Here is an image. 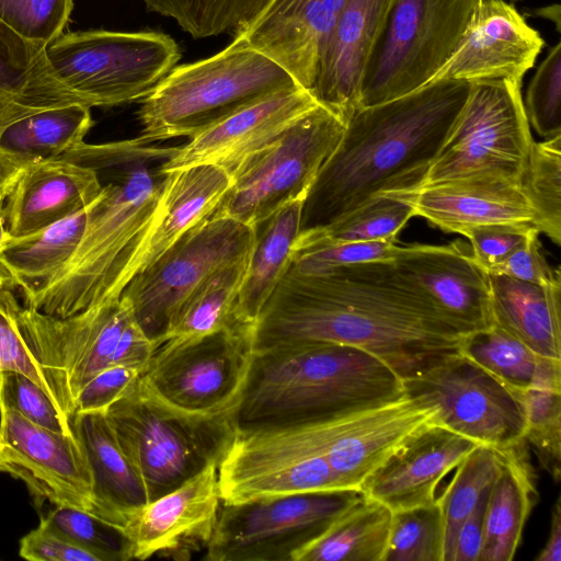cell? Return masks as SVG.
<instances>
[{"mask_svg": "<svg viewBox=\"0 0 561 561\" xmlns=\"http://www.w3.org/2000/svg\"><path fill=\"white\" fill-rule=\"evenodd\" d=\"M462 335L393 263L304 274L293 265L252 327L253 350L330 342L365 350L401 379L459 352Z\"/></svg>", "mask_w": 561, "mask_h": 561, "instance_id": "cell-1", "label": "cell"}, {"mask_svg": "<svg viewBox=\"0 0 561 561\" xmlns=\"http://www.w3.org/2000/svg\"><path fill=\"white\" fill-rule=\"evenodd\" d=\"M470 90L468 81L438 80L357 108L304 201L301 231L330 225L376 194L415 187Z\"/></svg>", "mask_w": 561, "mask_h": 561, "instance_id": "cell-2", "label": "cell"}, {"mask_svg": "<svg viewBox=\"0 0 561 561\" xmlns=\"http://www.w3.org/2000/svg\"><path fill=\"white\" fill-rule=\"evenodd\" d=\"M167 148L139 138L104 144L82 142L59 157L92 169L101 193L88 210L73 255L43 286L23 297L24 306L65 318L115 300L117 276L156 209L163 175L150 161L163 160Z\"/></svg>", "mask_w": 561, "mask_h": 561, "instance_id": "cell-3", "label": "cell"}, {"mask_svg": "<svg viewBox=\"0 0 561 561\" xmlns=\"http://www.w3.org/2000/svg\"><path fill=\"white\" fill-rule=\"evenodd\" d=\"M404 396L401 377L365 350L330 342L282 343L253 350L234 421L237 427L299 424Z\"/></svg>", "mask_w": 561, "mask_h": 561, "instance_id": "cell-4", "label": "cell"}, {"mask_svg": "<svg viewBox=\"0 0 561 561\" xmlns=\"http://www.w3.org/2000/svg\"><path fill=\"white\" fill-rule=\"evenodd\" d=\"M298 85L282 66L234 37L209 58L175 66L140 101L138 138L145 144L192 138L260 100Z\"/></svg>", "mask_w": 561, "mask_h": 561, "instance_id": "cell-5", "label": "cell"}, {"mask_svg": "<svg viewBox=\"0 0 561 561\" xmlns=\"http://www.w3.org/2000/svg\"><path fill=\"white\" fill-rule=\"evenodd\" d=\"M149 501L175 489L209 465H219L234 431V414L204 416L158 397L140 378L105 412Z\"/></svg>", "mask_w": 561, "mask_h": 561, "instance_id": "cell-6", "label": "cell"}, {"mask_svg": "<svg viewBox=\"0 0 561 561\" xmlns=\"http://www.w3.org/2000/svg\"><path fill=\"white\" fill-rule=\"evenodd\" d=\"M55 77L87 105L141 101L181 58L176 42L156 31L62 33L46 47Z\"/></svg>", "mask_w": 561, "mask_h": 561, "instance_id": "cell-7", "label": "cell"}, {"mask_svg": "<svg viewBox=\"0 0 561 561\" xmlns=\"http://www.w3.org/2000/svg\"><path fill=\"white\" fill-rule=\"evenodd\" d=\"M534 142L522 82H472L440 150L413 188L477 175L520 182Z\"/></svg>", "mask_w": 561, "mask_h": 561, "instance_id": "cell-8", "label": "cell"}, {"mask_svg": "<svg viewBox=\"0 0 561 561\" xmlns=\"http://www.w3.org/2000/svg\"><path fill=\"white\" fill-rule=\"evenodd\" d=\"M344 130L339 116L317 104L234 171L214 214L256 228L285 205L305 201Z\"/></svg>", "mask_w": 561, "mask_h": 561, "instance_id": "cell-9", "label": "cell"}, {"mask_svg": "<svg viewBox=\"0 0 561 561\" xmlns=\"http://www.w3.org/2000/svg\"><path fill=\"white\" fill-rule=\"evenodd\" d=\"M481 0H394L360 88L359 107L427 84L457 48Z\"/></svg>", "mask_w": 561, "mask_h": 561, "instance_id": "cell-10", "label": "cell"}, {"mask_svg": "<svg viewBox=\"0 0 561 561\" xmlns=\"http://www.w3.org/2000/svg\"><path fill=\"white\" fill-rule=\"evenodd\" d=\"M221 503L346 489L331 468L312 422L236 427L218 465Z\"/></svg>", "mask_w": 561, "mask_h": 561, "instance_id": "cell-11", "label": "cell"}, {"mask_svg": "<svg viewBox=\"0 0 561 561\" xmlns=\"http://www.w3.org/2000/svg\"><path fill=\"white\" fill-rule=\"evenodd\" d=\"M364 496L362 489H337L222 503L205 559L294 561Z\"/></svg>", "mask_w": 561, "mask_h": 561, "instance_id": "cell-12", "label": "cell"}, {"mask_svg": "<svg viewBox=\"0 0 561 561\" xmlns=\"http://www.w3.org/2000/svg\"><path fill=\"white\" fill-rule=\"evenodd\" d=\"M255 236L256 228L213 214L127 284L121 296L157 347L202 284L217 271L249 259Z\"/></svg>", "mask_w": 561, "mask_h": 561, "instance_id": "cell-13", "label": "cell"}, {"mask_svg": "<svg viewBox=\"0 0 561 561\" xmlns=\"http://www.w3.org/2000/svg\"><path fill=\"white\" fill-rule=\"evenodd\" d=\"M252 355V328L236 323L199 337L164 341L140 378L158 397L185 412L234 414Z\"/></svg>", "mask_w": 561, "mask_h": 561, "instance_id": "cell-14", "label": "cell"}, {"mask_svg": "<svg viewBox=\"0 0 561 561\" xmlns=\"http://www.w3.org/2000/svg\"><path fill=\"white\" fill-rule=\"evenodd\" d=\"M404 392L435 409L436 422L478 443L503 449L524 439V391L515 390L460 352L402 379Z\"/></svg>", "mask_w": 561, "mask_h": 561, "instance_id": "cell-15", "label": "cell"}, {"mask_svg": "<svg viewBox=\"0 0 561 561\" xmlns=\"http://www.w3.org/2000/svg\"><path fill=\"white\" fill-rule=\"evenodd\" d=\"M133 318L124 296L65 318L22 305L19 327L24 342L49 382L61 414L71 424L79 391L112 365L119 339Z\"/></svg>", "mask_w": 561, "mask_h": 561, "instance_id": "cell-16", "label": "cell"}, {"mask_svg": "<svg viewBox=\"0 0 561 561\" xmlns=\"http://www.w3.org/2000/svg\"><path fill=\"white\" fill-rule=\"evenodd\" d=\"M0 472L21 480L36 502L94 513L91 472L76 435L36 425L3 404Z\"/></svg>", "mask_w": 561, "mask_h": 561, "instance_id": "cell-17", "label": "cell"}, {"mask_svg": "<svg viewBox=\"0 0 561 561\" xmlns=\"http://www.w3.org/2000/svg\"><path fill=\"white\" fill-rule=\"evenodd\" d=\"M392 263L462 335L493 325L490 274L469 243L403 245Z\"/></svg>", "mask_w": 561, "mask_h": 561, "instance_id": "cell-18", "label": "cell"}, {"mask_svg": "<svg viewBox=\"0 0 561 561\" xmlns=\"http://www.w3.org/2000/svg\"><path fill=\"white\" fill-rule=\"evenodd\" d=\"M218 465H209L175 489L149 501L124 526L133 559H187L207 547L220 508Z\"/></svg>", "mask_w": 561, "mask_h": 561, "instance_id": "cell-19", "label": "cell"}, {"mask_svg": "<svg viewBox=\"0 0 561 561\" xmlns=\"http://www.w3.org/2000/svg\"><path fill=\"white\" fill-rule=\"evenodd\" d=\"M543 46L539 32L529 26L512 3L481 0L457 48L430 82H522Z\"/></svg>", "mask_w": 561, "mask_h": 561, "instance_id": "cell-20", "label": "cell"}, {"mask_svg": "<svg viewBox=\"0 0 561 561\" xmlns=\"http://www.w3.org/2000/svg\"><path fill=\"white\" fill-rule=\"evenodd\" d=\"M317 104L312 94L299 85L274 93L190 138L161 162L159 172L214 164L231 178L247 159L273 142Z\"/></svg>", "mask_w": 561, "mask_h": 561, "instance_id": "cell-21", "label": "cell"}, {"mask_svg": "<svg viewBox=\"0 0 561 561\" xmlns=\"http://www.w3.org/2000/svg\"><path fill=\"white\" fill-rule=\"evenodd\" d=\"M230 185V175L214 164H195L164 173L156 209L117 276L113 298L118 299L138 273L209 218Z\"/></svg>", "mask_w": 561, "mask_h": 561, "instance_id": "cell-22", "label": "cell"}, {"mask_svg": "<svg viewBox=\"0 0 561 561\" xmlns=\"http://www.w3.org/2000/svg\"><path fill=\"white\" fill-rule=\"evenodd\" d=\"M433 422L435 409L407 394L379 407L329 417L327 458L344 488L360 489L386 459Z\"/></svg>", "mask_w": 561, "mask_h": 561, "instance_id": "cell-23", "label": "cell"}, {"mask_svg": "<svg viewBox=\"0 0 561 561\" xmlns=\"http://www.w3.org/2000/svg\"><path fill=\"white\" fill-rule=\"evenodd\" d=\"M394 0H348L318 65L310 93L345 124L359 106L362 83Z\"/></svg>", "mask_w": 561, "mask_h": 561, "instance_id": "cell-24", "label": "cell"}, {"mask_svg": "<svg viewBox=\"0 0 561 561\" xmlns=\"http://www.w3.org/2000/svg\"><path fill=\"white\" fill-rule=\"evenodd\" d=\"M477 446L478 443L433 422L386 459L360 489L392 512L432 503L439 482Z\"/></svg>", "mask_w": 561, "mask_h": 561, "instance_id": "cell-25", "label": "cell"}, {"mask_svg": "<svg viewBox=\"0 0 561 561\" xmlns=\"http://www.w3.org/2000/svg\"><path fill=\"white\" fill-rule=\"evenodd\" d=\"M415 216L448 233L492 224H531L534 211L519 181L477 175L403 191Z\"/></svg>", "mask_w": 561, "mask_h": 561, "instance_id": "cell-26", "label": "cell"}, {"mask_svg": "<svg viewBox=\"0 0 561 561\" xmlns=\"http://www.w3.org/2000/svg\"><path fill=\"white\" fill-rule=\"evenodd\" d=\"M348 0H273L234 36L282 66L310 92L335 22Z\"/></svg>", "mask_w": 561, "mask_h": 561, "instance_id": "cell-27", "label": "cell"}, {"mask_svg": "<svg viewBox=\"0 0 561 561\" xmlns=\"http://www.w3.org/2000/svg\"><path fill=\"white\" fill-rule=\"evenodd\" d=\"M95 172L57 157L26 164L4 201L11 237H22L88 208L100 195Z\"/></svg>", "mask_w": 561, "mask_h": 561, "instance_id": "cell-28", "label": "cell"}, {"mask_svg": "<svg viewBox=\"0 0 561 561\" xmlns=\"http://www.w3.org/2000/svg\"><path fill=\"white\" fill-rule=\"evenodd\" d=\"M72 430L91 472L93 514L124 528L149 502L142 479L122 450L105 413H76Z\"/></svg>", "mask_w": 561, "mask_h": 561, "instance_id": "cell-29", "label": "cell"}, {"mask_svg": "<svg viewBox=\"0 0 561 561\" xmlns=\"http://www.w3.org/2000/svg\"><path fill=\"white\" fill-rule=\"evenodd\" d=\"M76 102L85 104L55 77L46 47L23 39L0 21V137L25 116Z\"/></svg>", "mask_w": 561, "mask_h": 561, "instance_id": "cell-30", "label": "cell"}, {"mask_svg": "<svg viewBox=\"0 0 561 561\" xmlns=\"http://www.w3.org/2000/svg\"><path fill=\"white\" fill-rule=\"evenodd\" d=\"M537 500L536 478L526 442L503 448L501 466L485 504L479 561L514 559L525 524Z\"/></svg>", "mask_w": 561, "mask_h": 561, "instance_id": "cell-31", "label": "cell"}, {"mask_svg": "<svg viewBox=\"0 0 561 561\" xmlns=\"http://www.w3.org/2000/svg\"><path fill=\"white\" fill-rule=\"evenodd\" d=\"M493 324L539 355L561 359V280L537 285L490 274Z\"/></svg>", "mask_w": 561, "mask_h": 561, "instance_id": "cell-32", "label": "cell"}, {"mask_svg": "<svg viewBox=\"0 0 561 561\" xmlns=\"http://www.w3.org/2000/svg\"><path fill=\"white\" fill-rule=\"evenodd\" d=\"M304 199L291 202L256 226L239 291L236 322L253 327L266 300L291 265L294 248L301 231Z\"/></svg>", "mask_w": 561, "mask_h": 561, "instance_id": "cell-33", "label": "cell"}, {"mask_svg": "<svg viewBox=\"0 0 561 561\" xmlns=\"http://www.w3.org/2000/svg\"><path fill=\"white\" fill-rule=\"evenodd\" d=\"M459 352L515 390H561V359L537 354L496 324L465 335Z\"/></svg>", "mask_w": 561, "mask_h": 561, "instance_id": "cell-34", "label": "cell"}, {"mask_svg": "<svg viewBox=\"0 0 561 561\" xmlns=\"http://www.w3.org/2000/svg\"><path fill=\"white\" fill-rule=\"evenodd\" d=\"M89 207L33 233L11 237L2 247L0 262L23 297L48 282L73 255Z\"/></svg>", "mask_w": 561, "mask_h": 561, "instance_id": "cell-35", "label": "cell"}, {"mask_svg": "<svg viewBox=\"0 0 561 561\" xmlns=\"http://www.w3.org/2000/svg\"><path fill=\"white\" fill-rule=\"evenodd\" d=\"M392 511L366 495L337 517L294 561H383Z\"/></svg>", "mask_w": 561, "mask_h": 561, "instance_id": "cell-36", "label": "cell"}, {"mask_svg": "<svg viewBox=\"0 0 561 561\" xmlns=\"http://www.w3.org/2000/svg\"><path fill=\"white\" fill-rule=\"evenodd\" d=\"M92 125L87 104L59 105L11 124L0 137V148L27 163L54 159L84 142Z\"/></svg>", "mask_w": 561, "mask_h": 561, "instance_id": "cell-37", "label": "cell"}, {"mask_svg": "<svg viewBox=\"0 0 561 561\" xmlns=\"http://www.w3.org/2000/svg\"><path fill=\"white\" fill-rule=\"evenodd\" d=\"M248 260L217 271L202 284L174 316L163 342L199 337L236 324L234 309Z\"/></svg>", "mask_w": 561, "mask_h": 561, "instance_id": "cell-38", "label": "cell"}, {"mask_svg": "<svg viewBox=\"0 0 561 561\" xmlns=\"http://www.w3.org/2000/svg\"><path fill=\"white\" fill-rule=\"evenodd\" d=\"M413 217L415 211L407 201L394 194L379 193L330 225L300 231L295 248L342 242L397 241L401 229Z\"/></svg>", "mask_w": 561, "mask_h": 561, "instance_id": "cell-39", "label": "cell"}, {"mask_svg": "<svg viewBox=\"0 0 561 561\" xmlns=\"http://www.w3.org/2000/svg\"><path fill=\"white\" fill-rule=\"evenodd\" d=\"M273 0H144L148 11L173 20L193 38L241 34Z\"/></svg>", "mask_w": 561, "mask_h": 561, "instance_id": "cell-40", "label": "cell"}, {"mask_svg": "<svg viewBox=\"0 0 561 561\" xmlns=\"http://www.w3.org/2000/svg\"><path fill=\"white\" fill-rule=\"evenodd\" d=\"M502 461V449L479 445L455 468L439 496L444 517V561H451L458 530L483 493L492 484Z\"/></svg>", "mask_w": 561, "mask_h": 561, "instance_id": "cell-41", "label": "cell"}, {"mask_svg": "<svg viewBox=\"0 0 561 561\" xmlns=\"http://www.w3.org/2000/svg\"><path fill=\"white\" fill-rule=\"evenodd\" d=\"M534 226L561 244V135L534 142L522 176Z\"/></svg>", "mask_w": 561, "mask_h": 561, "instance_id": "cell-42", "label": "cell"}, {"mask_svg": "<svg viewBox=\"0 0 561 561\" xmlns=\"http://www.w3.org/2000/svg\"><path fill=\"white\" fill-rule=\"evenodd\" d=\"M445 525L432 503L392 512L383 561H444Z\"/></svg>", "mask_w": 561, "mask_h": 561, "instance_id": "cell-43", "label": "cell"}, {"mask_svg": "<svg viewBox=\"0 0 561 561\" xmlns=\"http://www.w3.org/2000/svg\"><path fill=\"white\" fill-rule=\"evenodd\" d=\"M41 519L100 561L133 559L131 541L124 529L92 513L72 506H55Z\"/></svg>", "mask_w": 561, "mask_h": 561, "instance_id": "cell-44", "label": "cell"}, {"mask_svg": "<svg viewBox=\"0 0 561 561\" xmlns=\"http://www.w3.org/2000/svg\"><path fill=\"white\" fill-rule=\"evenodd\" d=\"M529 444L540 466L556 482L561 477V390L531 388L524 391Z\"/></svg>", "mask_w": 561, "mask_h": 561, "instance_id": "cell-45", "label": "cell"}, {"mask_svg": "<svg viewBox=\"0 0 561 561\" xmlns=\"http://www.w3.org/2000/svg\"><path fill=\"white\" fill-rule=\"evenodd\" d=\"M73 0H0V21L23 39L47 47L67 26Z\"/></svg>", "mask_w": 561, "mask_h": 561, "instance_id": "cell-46", "label": "cell"}, {"mask_svg": "<svg viewBox=\"0 0 561 561\" xmlns=\"http://www.w3.org/2000/svg\"><path fill=\"white\" fill-rule=\"evenodd\" d=\"M400 250L391 240L308 245L294 249L291 265L300 273L318 274L360 263H391Z\"/></svg>", "mask_w": 561, "mask_h": 561, "instance_id": "cell-47", "label": "cell"}, {"mask_svg": "<svg viewBox=\"0 0 561 561\" xmlns=\"http://www.w3.org/2000/svg\"><path fill=\"white\" fill-rule=\"evenodd\" d=\"M561 43L550 48L527 89L524 107L528 123L541 137L561 135Z\"/></svg>", "mask_w": 561, "mask_h": 561, "instance_id": "cell-48", "label": "cell"}, {"mask_svg": "<svg viewBox=\"0 0 561 561\" xmlns=\"http://www.w3.org/2000/svg\"><path fill=\"white\" fill-rule=\"evenodd\" d=\"M13 290L10 287L0 288V390L4 373H21L38 385L60 412L49 382L22 336L19 327V312L22 305Z\"/></svg>", "mask_w": 561, "mask_h": 561, "instance_id": "cell-49", "label": "cell"}, {"mask_svg": "<svg viewBox=\"0 0 561 561\" xmlns=\"http://www.w3.org/2000/svg\"><path fill=\"white\" fill-rule=\"evenodd\" d=\"M0 404L18 411L47 430L75 435L72 424L58 411L47 393L25 375L7 371L2 376Z\"/></svg>", "mask_w": 561, "mask_h": 561, "instance_id": "cell-50", "label": "cell"}, {"mask_svg": "<svg viewBox=\"0 0 561 561\" xmlns=\"http://www.w3.org/2000/svg\"><path fill=\"white\" fill-rule=\"evenodd\" d=\"M536 229L531 224H492L469 228L462 236L478 264L492 273Z\"/></svg>", "mask_w": 561, "mask_h": 561, "instance_id": "cell-51", "label": "cell"}, {"mask_svg": "<svg viewBox=\"0 0 561 561\" xmlns=\"http://www.w3.org/2000/svg\"><path fill=\"white\" fill-rule=\"evenodd\" d=\"M140 371L123 366H110L92 377L75 400L76 413H105L135 382Z\"/></svg>", "mask_w": 561, "mask_h": 561, "instance_id": "cell-52", "label": "cell"}, {"mask_svg": "<svg viewBox=\"0 0 561 561\" xmlns=\"http://www.w3.org/2000/svg\"><path fill=\"white\" fill-rule=\"evenodd\" d=\"M19 554L31 561H100L95 554L76 545L43 519L21 538Z\"/></svg>", "mask_w": 561, "mask_h": 561, "instance_id": "cell-53", "label": "cell"}, {"mask_svg": "<svg viewBox=\"0 0 561 561\" xmlns=\"http://www.w3.org/2000/svg\"><path fill=\"white\" fill-rule=\"evenodd\" d=\"M539 233L537 229L534 230L503 263L489 274L506 275L542 286L561 280L560 268L551 267L540 251Z\"/></svg>", "mask_w": 561, "mask_h": 561, "instance_id": "cell-54", "label": "cell"}, {"mask_svg": "<svg viewBox=\"0 0 561 561\" xmlns=\"http://www.w3.org/2000/svg\"><path fill=\"white\" fill-rule=\"evenodd\" d=\"M156 348V344L133 318L119 339L111 366L127 367L141 374L150 363Z\"/></svg>", "mask_w": 561, "mask_h": 561, "instance_id": "cell-55", "label": "cell"}, {"mask_svg": "<svg viewBox=\"0 0 561 561\" xmlns=\"http://www.w3.org/2000/svg\"><path fill=\"white\" fill-rule=\"evenodd\" d=\"M491 486V485H490ZM490 488L485 490L472 512L461 524L451 561H479L484 528V511Z\"/></svg>", "mask_w": 561, "mask_h": 561, "instance_id": "cell-56", "label": "cell"}, {"mask_svg": "<svg viewBox=\"0 0 561 561\" xmlns=\"http://www.w3.org/2000/svg\"><path fill=\"white\" fill-rule=\"evenodd\" d=\"M536 561H561V497L558 496L551 513L549 536Z\"/></svg>", "mask_w": 561, "mask_h": 561, "instance_id": "cell-57", "label": "cell"}, {"mask_svg": "<svg viewBox=\"0 0 561 561\" xmlns=\"http://www.w3.org/2000/svg\"><path fill=\"white\" fill-rule=\"evenodd\" d=\"M27 162L0 148V196L7 197Z\"/></svg>", "mask_w": 561, "mask_h": 561, "instance_id": "cell-58", "label": "cell"}, {"mask_svg": "<svg viewBox=\"0 0 561 561\" xmlns=\"http://www.w3.org/2000/svg\"><path fill=\"white\" fill-rule=\"evenodd\" d=\"M533 13L537 14L541 18L551 20L552 22H554L557 30L560 31V5L559 4L540 8L536 11L534 10Z\"/></svg>", "mask_w": 561, "mask_h": 561, "instance_id": "cell-59", "label": "cell"}, {"mask_svg": "<svg viewBox=\"0 0 561 561\" xmlns=\"http://www.w3.org/2000/svg\"><path fill=\"white\" fill-rule=\"evenodd\" d=\"M4 201H5V197L0 196V250L7 243V241L11 238V236L7 229V225H5V218H4V211H3Z\"/></svg>", "mask_w": 561, "mask_h": 561, "instance_id": "cell-60", "label": "cell"}, {"mask_svg": "<svg viewBox=\"0 0 561 561\" xmlns=\"http://www.w3.org/2000/svg\"><path fill=\"white\" fill-rule=\"evenodd\" d=\"M2 287H10L15 289V285L10 273L0 262V288Z\"/></svg>", "mask_w": 561, "mask_h": 561, "instance_id": "cell-61", "label": "cell"}, {"mask_svg": "<svg viewBox=\"0 0 561 561\" xmlns=\"http://www.w3.org/2000/svg\"><path fill=\"white\" fill-rule=\"evenodd\" d=\"M511 1L518 2V1H523V0H511Z\"/></svg>", "mask_w": 561, "mask_h": 561, "instance_id": "cell-62", "label": "cell"}]
</instances>
